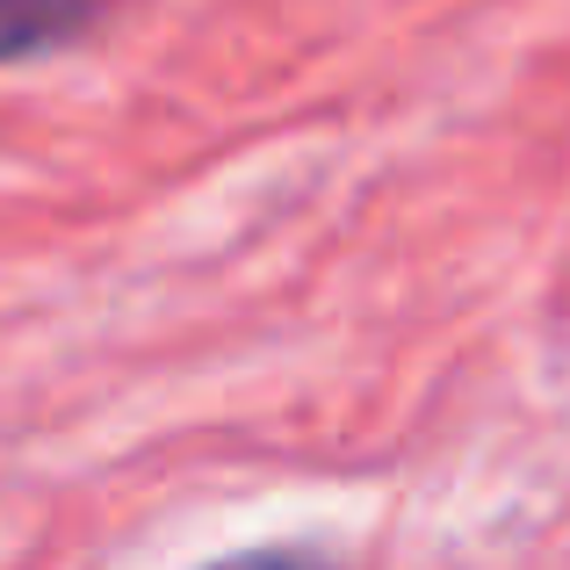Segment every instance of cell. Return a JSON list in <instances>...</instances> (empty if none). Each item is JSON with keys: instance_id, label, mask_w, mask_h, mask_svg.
I'll use <instances>...</instances> for the list:
<instances>
[{"instance_id": "obj_1", "label": "cell", "mask_w": 570, "mask_h": 570, "mask_svg": "<svg viewBox=\"0 0 570 570\" xmlns=\"http://www.w3.org/2000/svg\"><path fill=\"white\" fill-rule=\"evenodd\" d=\"M101 14V0H0V66L72 43Z\"/></svg>"}, {"instance_id": "obj_2", "label": "cell", "mask_w": 570, "mask_h": 570, "mask_svg": "<svg viewBox=\"0 0 570 570\" xmlns=\"http://www.w3.org/2000/svg\"><path fill=\"white\" fill-rule=\"evenodd\" d=\"M203 570H333L325 549H304V542H275V549H238V557H217Z\"/></svg>"}]
</instances>
